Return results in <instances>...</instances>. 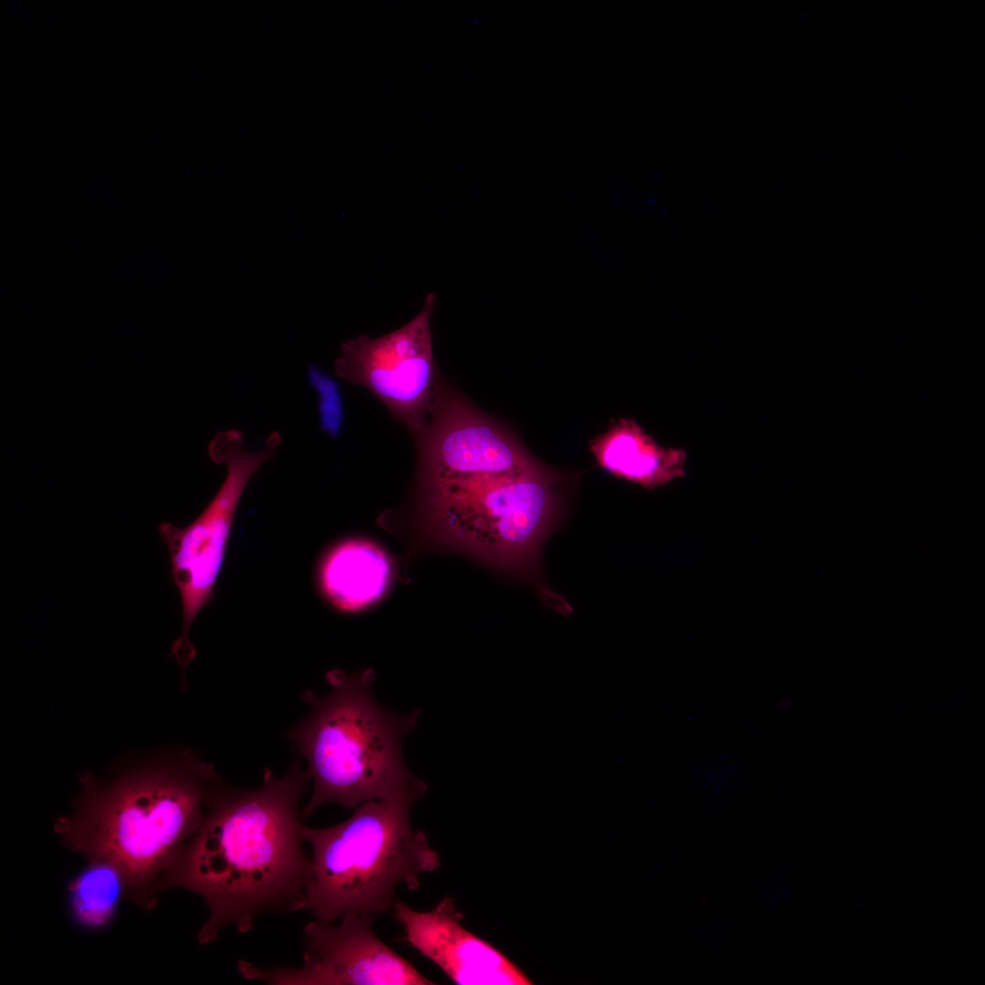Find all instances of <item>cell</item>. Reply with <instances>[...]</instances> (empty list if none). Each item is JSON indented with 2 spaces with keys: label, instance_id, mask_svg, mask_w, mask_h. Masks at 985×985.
<instances>
[{
  "label": "cell",
  "instance_id": "cell-1",
  "mask_svg": "<svg viewBox=\"0 0 985 985\" xmlns=\"http://www.w3.org/2000/svg\"><path fill=\"white\" fill-rule=\"evenodd\" d=\"M294 754L289 771L265 768L254 789L222 780L203 818L160 882L200 896L209 916L197 935L202 945L229 926L253 929L267 913L301 910L309 870L299 802L310 780Z\"/></svg>",
  "mask_w": 985,
  "mask_h": 985
},
{
  "label": "cell",
  "instance_id": "cell-2",
  "mask_svg": "<svg viewBox=\"0 0 985 985\" xmlns=\"http://www.w3.org/2000/svg\"><path fill=\"white\" fill-rule=\"evenodd\" d=\"M78 779L73 811L57 820L55 832L71 850L117 866L126 896L153 908L161 877L198 828L222 777L193 751L172 748L111 779L92 772Z\"/></svg>",
  "mask_w": 985,
  "mask_h": 985
},
{
  "label": "cell",
  "instance_id": "cell-3",
  "mask_svg": "<svg viewBox=\"0 0 985 985\" xmlns=\"http://www.w3.org/2000/svg\"><path fill=\"white\" fill-rule=\"evenodd\" d=\"M327 681V695L304 691L309 711L285 733L306 761L313 782L303 815L327 804L354 809L370 800L421 798L427 785L410 772L402 752L420 710L399 715L382 707L372 692L370 670H333Z\"/></svg>",
  "mask_w": 985,
  "mask_h": 985
},
{
  "label": "cell",
  "instance_id": "cell-4",
  "mask_svg": "<svg viewBox=\"0 0 985 985\" xmlns=\"http://www.w3.org/2000/svg\"><path fill=\"white\" fill-rule=\"evenodd\" d=\"M417 800L367 801L330 827L302 826L310 845L301 910L332 922L347 915L371 918L392 908L400 886L417 890L420 877L441 866V856L410 813Z\"/></svg>",
  "mask_w": 985,
  "mask_h": 985
},
{
  "label": "cell",
  "instance_id": "cell-5",
  "mask_svg": "<svg viewBox=\"0 0 985 985\" xmlns=\"http://www.w3.org/2000/svg\"><path fill=\"white\" fill-rule=\"evenodd\" d=\"M552 483L540 468L430 487V517L452 543L496 564L534 562L557 512Z\"/></svg>",
  "mask_w": 985,
  "mask_h": 985
},
{
  "label": "cell",
  "instance_id": "cell-6",
  "mask_svg": "<svg viewBox=\"0 0 985 985\" xmlns=\"http://www.w3.org/2000/svg\"><path fill=\"white\" fill-rule=\"evenodd\" d=\"M281 442L279 432L272 431L262 449L251 451L244 447L241 430L218 432L210 443L209 453L214 462L226 466L227 473L217 493L186 527L168 523L159 526L182 605L181 635L172 643L170 654L179 665L181 689L186 686V670L196 656L190 629L212 597L243 493L261 465L274 458Z\"/></svg>",
  "mask_w": 985,
  "mask_h": 985
},
{
  "label": "cell",
  "instance_id": "cell-7",
  "mask_svg": "<svg viewBox=\"0 0 985 985\" xmlns=\"http://www.w3.org/2000/svg\"><path fill=\"white\" fill-rule=\"evenodd\" d=\"M335 924L315 918L303 929V964L258 967L240 960L247 980L280 985H430L410 961L373 929L374 918L347 915Z\"/></svg>",
  "mask_w": 985,
  "mask_h": 985
},
{
  "label": "cell",
  "instance_id": "cell-8",
  "mask_svg": "<svg viewBox=\"0 0 985 985\" xmlns=\"http://www.w3.org/2000/svg\"><path fill=\"white\" fill-rule=\"evenodd\" d=\"M436 300V293L428 294L420 313L391 333L348 339L335 362L337 377L368 389L412 426L420 423L430 406L434 374L430 321Z\"/></svg>",
  "mask_w": 985,
  "mask_h": 985
},
{
  "label": "cell",
  "instance_id": "cell-9",
  "mask_svg": "<svg viewBox=\"0 0 985 985\" xmlns=\"http://www.w3.org/2000/svg\"><path fill=\"white\" fill-rule=\"evenodd\" d=\"M393 915L404 940L460 985H530L533 982L505 955L461 923L463 915L445 896L433 908L419 911L395 900Z\"/></svg>",
  "mask_w": 985,
  "mask_h": 985
},
{
  "label": "cell",
  "instance_id": "cell-10",
  "mask_svg": "<svg viewBox=\"0 0 985 985\" xmlns=\"http://www.w3.org/2000/svg\"><path fill=\"white\" fill-rule=\"evenodd\" d=\"M430 487L540 468L503 430L467 407L441 420L428 453Z\"/></svg>",
  "mask_w": 985,
  "mask_h": 985
},
{
  "label": "cell",
  "instance_id": "cell-11",
  "mask_svg": "<svg viewBox=\"0 0 985 985\" xmlns=\"http://www.w3.org/2000/svg\"><path fill=\"white\" fill-rule=\"evenodd\" d=\"M591 448L601 467L646 489L663 486L686 473V451L659 445L630 419L612 424Z\"/></svg>",
  "mask_w": 985,
  "mask_h": 985
},
{
  "label": "cell",
  "instance_id": "cell-12",
  "mask_svg": "<svg viewBox=\"0 0 985 985\" xmlns=\"http://www.w3.org/2000/svg\"><path fill=\"white\" fill-rule=\"evenodd\" d=\"M390 565L372 543L349 540L324 558L319 581L328 601L342 611H357L377 601L386 591Z\"/></svg>",
  "mask_w": 985,
  "mask_h": 985
},
{
  "label": "cell",
  "instance_id": "cell-13",
  "mask_svg": "<svg viewBox=\"0 0 985 985\" xmlns=\"http://www.w3.org/2000/svg\"><path fill=\"white\" fill-rule=\"evenodd\" d=\"M88 860L68 886L69 908L78 925L98 929L112 921L121 897L126 895V885L121 872L111 863Z\"/></svg>",
  "mask_w": 985,
  "mask_h": 985
},
{
  "label": "cell",
  "instance_id": "cell-14",
  "mask_svg": "<svg viewBox=\"0 0 985 985\" xmlns=\"http://www.w3.org/2000/svg\"><path fill=\"white\" fill-rule=\"evenodd\" d=\"M316 379L317 389L320 393V409L324 428L332 435H336L341 427L342 404L339 391L336 383L319 374Z\"/></svg>",
  "mask_w": 985,
  "mask_h": 985
}]
</instances>
